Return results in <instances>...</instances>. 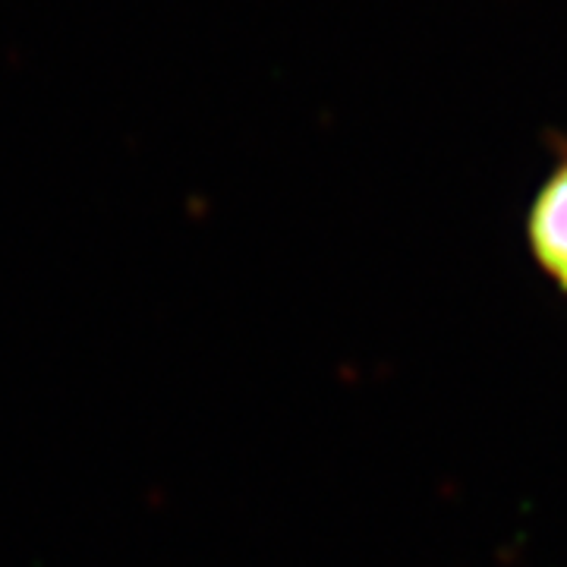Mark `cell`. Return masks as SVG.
<instances>
[{
  "label": "cell",
  "instance_id": "1",
  "mask_svg": "<svg viewBox=\"0 0 567 567\" xmlns=\"http://www.w3.org/2000/svg\"><path fill=\"white\" fill-rule=\"evenodd\" d=\"M529 234L536 256L567 287V164L546 183L533 205Z\"/></svg>",
  "mask_w": 567,
  "mask_h": 567
}]
</instances>
